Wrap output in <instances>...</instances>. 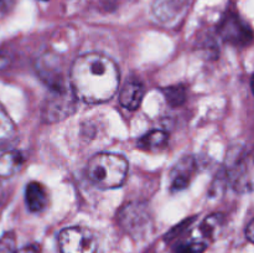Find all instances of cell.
<instances>
[{"instance_id":"3957f363","label":"cell","mask_w":254,"mask_h":253,"mask_svg":"<svg viewBox=\"0 0 254 253\" xmlns=\"http://www.w3.org/2000/svg\"><path fill=\"white\" fill-rule=\"evenodd\" d=\"M118 222L121 227L134 240L145 238L153 228V217L148 206L140 202H129L119 210Z\"/></svg>"},{"instance_id":"cb8c5ba5","label":"cell","mask_w":254,"mask_h":253,"mask_svg":"<svg viewBox=\"0 0 254 253\" xmlns=\"http://www.w3.org/2000/svg\"><path fill=\"white\" fill-rule=\"evenodd\" d=\"M251 87H252V92H253V94H254V73H253V76H252V79H251Z\"/></svg>"},{"instance_id":"5bb4252c","label":"cell","mask_w":254,"mask_h":253,"mask_svg":"<svg viewBox=\"0 0 254 253\" xmlns=\"http://www.w3.org/2000/svg\"><path fill=\"white\" fill-rule=\"evenodd\" d=\"M25 158L20 151L10 150L0 156V176L1 178H11L24 165Z\"/></svg>"},{"instance_id":"52a82bcc","label":"cell","mask_w":254,"mask_h":253,"mask_svg":"<svg viewBox=\"0 0 254 253\" xmlns=\"http://www.w3.org/2000/svg\"><path fill=\"white\" fill-rule=\"evenodd\" d=\"M218 34L223 41L233 46L245 47L254 39L252 27L235 12H227L218 25Z\"/></svg>"},{"instance_id":"e0dca14e","label":"cell","mask_w":254,"mask_h":253,"mask_svg":"<svg viewBox=\"0 0 254 253\" xmlns=\"http://www.w3.org/2000/svg\"><path fill=\"white\" fill-rule=\"evenodd\" d=\"M163 93L165 96V101L171 107H179L186 101V88L184 86L166 87L163 89Z\"/></svg>"},{"instance_id":"6da1fadb","label":"cell","mask_w":254,"mask_h":253,"mask_svg":"<svg viewBox=\"0 0 254 253\" xmlns=\"http://www.w3.org/2000/svg\"><path fill=\"white\" fill-rule=\"evenodd\" d=\"M68 82L77 99L89 104L103 103L118 91L119 69L113 60L92 52L82 55L72 63Z\"/></svg>"},{"instance_id":"8992f818","label":"cell","mask_w":254,"mask_h":253,"mask_svg":"<svg viewBox=\"0 0 254 253\" xmlns=\"http://www.w3.org/2000/svg\"><path fill=\"white\" fill-rule=\"evenodd\" d=\"M227 179L238 193L254 191V150L241 154L228 166Z\"/></svg>"},{"instance_id":"277c9868","label":"cell","mask_w":254,"mask_h":253,"mask_svg":"<svg viewBox=\"0 0 254 253\" xmlns=\"http://www.w3.org/2000/svg\"><path fill=\"white\" fill-rule=\"evenodd\" d=\"M77 108V97L71 87L50 89V93L42 104V119L46 123H56L68 118Z\"/></svg>"},{"instance_id":"d6986e66","label":"cell","mask_w":254,"mask_h":253,"mask_svg":"<svg viewBox=\"0 0 254 253\" xmlns=\"http://www.w3.org/2000/svg\"><path fill=\"white\" fill-rule=\"evenodd\" d=\"M15 236L14 233H5L0 238V253H15Z\"/></svg>"},{"instance_id":"603a6c76","label":"cell","mask_w":254,"mask_h":253,"mask_svg":"<svg viewBox=\"0 0 254 253\" xmlns=\"http://www.w3.org/2000/svg\"><path fill=\"white\" fill-rule=\"evenodd\" d=\"M7 63V59L5 56H0V68H4Z\"/></svg>"},{"instance_id":"ba28073f","label":"cell","mask_w":254,"mask_h":253,"mask_svg":"<svg viewBox=\"0 0 254 253\" xmlns=\"http://www.w3.org/2000/svg\"><path fill=\"white\" fill-rule=\"evenodd\" d=\"M192 0H155L151 7L154 17L164 26H176L186 16Z\"/></svg>"},{"instance_id":"ffe728a7","label":"cell","mask_w":254,"mask_h":253,"mask_svg":"<svg viewBox=\"0 0 254 253\" xmlns=\"http://www.w3.org/2000/svg\"><path fill=\"white\" fill-rule=\"evenodd\" d=\"M15 0H0V20L10 11Z\"/></svg>"},{"instance_id":"484cf974","label":"cell","mask_w":254,"mask_h":253,"mask_svg":"<svg viewBox=\"0 0 254 253\" xmlns=\"http://www.w3.org/2000/svg\"><path fill=\"white\" fill-rule=\"evenodd\" d=\"M41 1H47V0H41Z\"/></svg>"},{"instance_id":"7c38bea8","label":"cell","mask_w":254,"mask_h":253,"mask_svg":"<svg viewBox=\"0 0 254 253\" xmlns=\"http://www.w3.org/2000/svg\"><path fill=\"white\" fill-rule=\"evenodd\" d=\"M144 97V86L138 81H129L119 93V102L124 108L135 111L140 107Z\"/></svg>"},{"instance_id":"7a4b0ae2","label":"cell","mask_w":254,"mask_h":253,"mask_svg":"<svg viewBox=\"0 0 254 253\" xmlns=\"http://www.w3.org/2000/svg\"><path fill=\"white\" fill-rule=\"evenodd\" d=\"M128 161L119 154L98 153L87 164V176L99 189H117L124 184Z\"/></svg>"},{"instance_id":"5b68a950","label":"cell","mask_w":254,"mask_h":253,"mask_svg":"<svg viewBox=\"0 0 254 253\" xmlns=\"http://www.w3.org/2000/svg\"><path fill=\"white\" fill-rule=\"evenodd\" d=\"M57 240L61 253H96L98 248L96 235L82 226L64 228Z\"/></svg>"},{"instance_id":"ac0fdd59","label":"cell","mask_w":254,"mask_h":253,"mask_svg":"<svg viewBox=\"0 0 254 253\" xmlns=\"http://www.w3.org/2000/svg\"><path fill=\"white\" fill-rule=\"evenodd\" d=\"M15 133V126L6 112L0 106V141L11 138Z\"/></svg>"},{"instance_id":"4fadbf2b","label":"cell","mask_w":254,"mask_h":253,"mask_svg":"<svg viewBox=\"0 0 254 253\" xmlns=\"http://www.w3.org/2000/svg\"><path fill=\"white\" fill-rule=\"evenodd\" d=\"M223 222H225V217H223L222 213H213V215H210L198 226L197 233L193 237L198 238V240L203 241L207 245H210L217 237L218 233H220Z\"/></svg>"},{"instance_id":"9c48e42d","label":"cell","mask_w":254,"mask_h":253,"mask_svg":"<svg viewBox=\"0 0 254 253\" xmlns=\"http://www.w3.org/2000/svg\"><path fill=\"white\" fill-rule=\"evenodd\" d=\"M37 72L42 81L50 87V89H59L68 87L66 78H64L62 64L60 62V57L56 55L47 54L42 56L37 62Z\"/></svg>"},{"instance_id":"d4e9b609","label":"cell","mask_w":254,"mask_h":253,"mask_svg":"<svg viewBox=\"0 0 254 253\" xmlns=\"http://www.w3.org/2000/svg\"><path fill=\"white\" fill-rule=\"evenodd\" d=\"M2 198V188H1V184H0V201Z\"/></svg>"},{"instance_id":"9a60e30c","label":"cell","mask_w":254,"mask_h":253,"mask_svg":"<svg viewBox=\"0 0 254 253\" xmlns=\"http://www.w3.org/2000/svg\"><path fill=\"white\" fill-rule=\"evenodd\" d=\"M169 135L163 130H151L138 140V146L145 150H156L168 144Z\"/></svg>"},{"instance_id":"8fae6325","label":"cell","mask_w":254,"mask_h":253,"mask_svg":"<svg viewBox=\"0 0 254 253\" xmlns=\"http://www.w3.org/2000/svg\"><path fill=\"white\" fill-rule=\"evenodd\" d=\"M25 201L31 212H41L49 203V195L44 185L37 181H31L25 189Z\"/></svg>"},{"instance_id":"7402d4cb","label":"cell","mask_w":254,"mask_h":253,"mask_svg":"<svg viewBox=\"0 0 254 253\" xmlns=\"http://www.w3.org/2000/svg\"><path fill=\"white\" fill-rule=\"evenodd\" d=\"M246 237L248 238V241L254 243V220L251 221L246 228Z\"/></svg>"},{"instance_id":"2e32d148","label":"cell","mask_w":254,"mask_h":253,"mask_svg":"<svg viewBox=\"0 0 254 253\" xmlns=\"http://www.w3.org/2000/svg\"><path fill=\"white\" fill-rule=\"evenodd\" d=\"M207 243L198 240V238L193 237V236H191L188 240L178 243V245L173 248L171 253H203L207 250Z\"/></svg>"},{"instance_id":"30bf717a","label":"cell","mask_w":254,"mask_h":253,"mask_svg":"<svg viewBox=\"0 0 254 253\" xmlns=\"http://www.w3.org/2000/svg\"><path fill=\"white\" fill-rule=\"evenodd\" d=\"M196 173V160L192 156H184L174 165L170 173V188L173 191L185 190Z\"/></svg>"},{"instance_id":"44dd1931","label":"cell","mask_w":254,"mask_h":253,"mask_svg":"<svg viewBox=\"0 0 254 253\" xmlns=\"http://www.w3.org/2000/svg\"><path fill=\"white\" fill-rule=\"evenodd\" d=\"M15 253H40V246L36 245V243H34V245L25 246V247L15 251Z\"/></svg>"}]
</instances>
